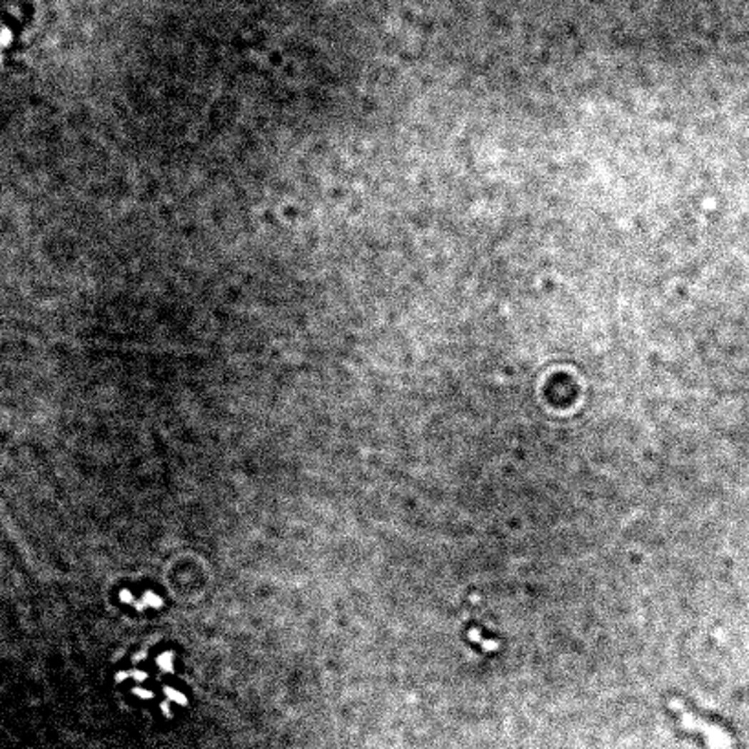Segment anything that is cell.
Returning <instances> with one entry per match:
<instances>
[{"instance_id": "cell-1", "label": "cell", "mask_w": 749, "mask_h": 749, "mask_svg": "<svg viewBox=\"0 0 749 749\" xmlns=\"http://www.w3.org/2000/svg\"><path fill=\"white\" fill-rule=\"evenodd\" d=\"M667 705H669L670 711L676 713L678 722H680V725H682L685 731H698L700 735H703V737L708 738V742L711 744L713 749H724L725 745L729 744L728 735H725L718 725L709 724V722H705L703 718H698L696 715H693L680 698H670L669 702H667Z\"/></svg>"}, {"instance_id": "cell-2", "label": "cell", "mask_w": 749, "mask_h": 749, "mask_svg": "<svg viewBox=\"0 0 749 749\" xmlns=\"http://www.w3.org/2000/svg\"><path fill=\"white\" fill-rule=\"evenodd\" d=\"M469 638H471V640H475V641H478V643L482 645V647H484L486 650H497V648H498V643H497V641H493V640H489V641H488V640H482V638H480L478 632H476V630H471V632H469Z\"/></svg>"}]
</instances>
